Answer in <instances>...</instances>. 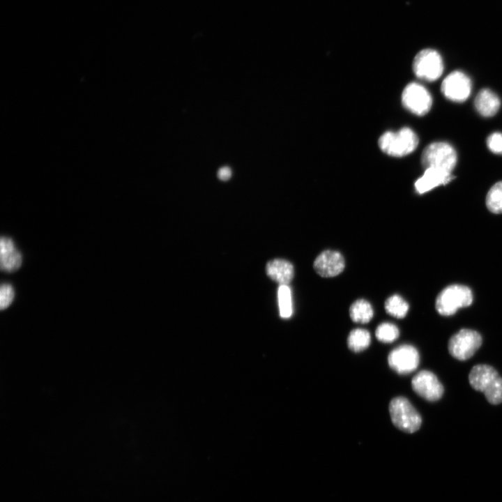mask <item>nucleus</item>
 <instances>
[{
	"label": "nucleus",
	"instance_id": "6",
	"mask_svg": "<svg viewBox=\"0 0 502 502\" xmlns=\"http://www.w3.org/2000/svg\"><path fill=\"white\" fill-rule=\"evenodd\" d=\"M482 337L476 330L461 329L449 340L450 354L459 360H466L473 356L482 344Z\"/></svg>",
	"mask_w": 502,
	"mask_h": 502
},
{
	"label": "nucleus",
	"instance_id": "18",
	"mask_svg": "<svg viewBox=\"0 0 502 502\" xmlns=\"http://www.w3.org/2000/svg\"><path fill=\"white\" fill-rule=\"evenodd\" d=\"M370 342V333L363 328L352 330L347 338L348 347L354 352H360L366 349L369 347Z\"/></svg>",
	"mask_w": 502,
	"mask_h": 502
},
{
	"label": "nucleus",
	"instance_id": "8",
	"mask_svg": "<svg viewBox=\"0 0 502 502\" xmlns=\"http://www.w3.org/2000/svg\"><path fill=\"white\" fill-rule=\"evenodd\" d=\"M402 104L411 112L423 116L429 110L432 98L429 92L423 85L411 82L406 86L402 94Z\"/></svg>",
	"mask_w": 502,
	"mask_h": 502
},
{
	"label": "nucleus",
	"instance_id": "11",
	"mask_svg": "<svg viewBox=\"0 0 502 502\" xmlns=\"http://www.w3.org/2000/svg\"><path fill=\"white\" fill-rule=\"evenodd\" d=\"M414 392L423 399L435 402L443 394V387L436 376L428 370H422L416 374L411 381Z\"/></svg>",
	"mask_w": 502,
	"mask_h": 502
},
{
	"label": "nucleus",
	"instance_id": "19",
	"mask_svg": "<svg viewBox=\"0 0 502 502\" xmlns=\"http://www.w3.org/2000/svg\"><path fill=\"white\" fill-rule=\"evenodd\" d=\"M384 306L388 314L399 319L404 318L409 310L406 301L397 294L388 297L385 301Z\"/></svg>",
	"mask_w": 502,
	"mask_h": 502
},
{
	"label": "nucleus",
	"instance_id": "22",
	"mask_svg": "<svg viewBox=\"0 0 502 502\" xmlns=\"http://www.w3.org/2000/svg\"><path fill=\"white\" fill-rule=\"evenodd\" d=\"M377 340L384 343H390L397 340L400 335L398 328L393 324L383 322L379 324L375 331Z\"/></svg>",
	"mask_w": 502,
	"mask_h": 502
},
{
	"label": "nucleus",
	"instance_id": "15",
	"mask_svg": "<svg viewBox=\"0 0 502 502\" xmlns=\"http://www.w3.org/2000/svg\"><path fill=\"white\" fill-rule=\"evenodd\" d=\"M267 275L280 285L288 284L294 275V266L289 261L275 259L268 261L266 266Z\"/></svg>",
	"mask_w": 502,
	"mask_h": 502
},
{
	"label": "nucleus",
	"instance_id": "23",
	"mask_svg": "<svg viewBox=\"0 0 502 502\" xmlns=\"http://www.w3.org/2000/svg\"><path fill=\"white\" fill-rule=\"evenodd\" d=\"M15 293L13 287L8 284L3 283L0 289V307L1 310L7 308L13 302Z\"/></svg>",
	"mask_w": 502,
	"mask_h": 502
},
{
	"label": "nucleus",
	"instance_id": "12",
	"mask_svg": "<svg viewBox=\"0 0 502 502\" xmlns=\"http://www.w3.org/2000/svg\"><path fill=\"white\" fill-rule=\"evenodd\" d=\"M315 271L321 277H331L341 273L345 266L341 253L335 250H325L314 261Z\"/></svg>",
	"mask_w": 502,
	"mask_h": 502
},
{
	"label": "nucleus",
	"instance_id": "5",
	"mask_svg": "<svg viewBox=\"0 0 502 502\" xmlns=\"http://www.w3.org/2000/svg\"><path fill=\"white\" fill-rule=\"evenodd\" d=\"M421 163L425 169L436 168L451 173L457 163V153L447 142H433L423 150Z\"/></svg>",
	"mask_w": 502,
	"mask_h": 502
},
{
	"label": "nucleus",
	"instance_id": "20",
	"mask_svg": "<svg viewBox=\"0 0 502 502\" xmlns=\"http://www.w3.org/2000/svg\"><path fill=\"white\" fill-rule=\"evenodd\" d=\"M280 314L282 318H289L293 312L291 291L287 284L280 285L277 291Z\"/></svg>",
	"mask_w": 502,
	"mask_h": 502
},
{
	"label": "nucleus",
	"instance_id": "7",
	"mask_svg": "<svg viewBox=\"0 0 502 502\" xmlns=\"http://www.w3.org/2000/svg\"><path fill=\"white\" fill-rule=\"evenodd\" d=\"M413 70L418 77L428 82L435 81L443 71L441 56L434 50H423L413 59Z\"/></svg>",
	"mask_w": 502,
	"mask_h": 502
},
{
	"label": "nucleus",
	"instance_id": "3",
	"mask_svg": "<svg viewBox=\"0 0 502 502\" xmlns=\"http://www.w3.org/2000/svg\"><path fill=\"white\" fill-rule=\"evenodd\" d=\"M389 413L393 425L402 432L414 433L421 426L420 415L404 397H397L390 401Z\"/></svg>",
	"mask_w": 502,
	"mask_h": 502
},
{
	"label": "nucleus",
	"instance_id": "16",
	"mask_svg": "<svg viewBox=\"0 0 502 502\" xmlns=\"http://www.w3.org/2000/svg\"><path fill=\"white\" fill-rule=\"evenodd\" d=\"M475 107L478 112L485 117H490L496 114L501 106L498 96L489 89H482L475 98Z\"/></svg>",
	"mask_w": 502,
	"mask_h": 502
},
{
	"label": "nucleus",
	"instance_id": "25",
	"mask_svg": "<svg viewBox=\"0 0 502 502\" xmlns=\"http://www.w3.org/2000/svg\"><path fill=\"white\" fill-rule=\"evenodd\" d=\"M231 176V170L228 167H221L218 172V176L222 181H227Z\"/></svg>",
	"mask_w": 502,
	"mask_h": 502
},
{
	"label": "nucleus",
	"instance_id": "1",
	"mask_svg": "<svg viewBox=\"0 0 502 502\" xmlns=\"http://www.w3.org/2000/svg\"><path fill=\"white\" fill-rule=\"evenodd\" d=\"M469 380L473 389L482 392L492 404L502 402V377L488 365H476L471 370Z\"/></svg>",
	"mask_w": 502,
	"mask_h": 502
},
{
	"label": "nucleus",
	"instance_id": "9",
	"mask_svg": "<svg viewBox=\"0 0 502 502\" xmlns=\"http://www.w3.org/2000/svg\"><path fill=\"white\" fill-rule=\"evenodd\" d=\"M471 81L463 72L455 70L448 74L441 84V91L450 100L462 102L471 92Z\"/></svg>",
	"mask_w": 502,
	"mask_h": 502
},
{
	"label": "nucleus",
	"instance_id": "2",
	"mask_svg": "<svg viewBox=\"0 0 502 502\" xmlns=\"http://www.w3.org/2000/svg\"><path fill=\"white\" fill-rule=\"evenodd\" d=\"M418 144V137L413 130L402 128L397 132L388 131L379 139V146L387 155L402 157L412 153Z\"/></svg>",
	"mask_w": 502,
	"mask_h": 502
},
{
	"label": "nucleus",
	"instance_id": "24",
	"mask_svg": "<svg viewBox=\"0 0 502 502\" xmlns=\"http://www.w3.org/2000/svg\"><path fill=\"white\" fill-rule=\"evenodd\" d=\"M487 145L492 152L502 154V133L491 134L487 139Z\"/></svg>",
	"mask_w": 502,
	"mask_h": 502
},
{
	"label": "nucleus",
	"instance_id": "21",
	"mask_svg": "<svg viewBox=\"0 0 502 502\" xmlns=\"http://www.w3.org/2000/svg\"><path fill=\"white\" fill-rule=\"evenodd\" d=\"M486 205L494 213H502V181L495 183L486 197Z\"/></svg>",
	"mask_w": 502,
	"mask_h": 502
},
{
	"label": "nucleus",
	"instance_id": "17",
	"mask_svg": "<svg viewBox=\"0 0 502 502\" xmlns=\"http://www.w3.org/2000/svg\"><path fill=\"white\" fill-rule=\"evenodd\" d=\"M349 314L353 322L366 324L372 319L374 312L371 304L367 301L358 299L351 305Z\"/></svg>",
	"mask_w": 502,
	"mask_h": 502
},
{
	"label": "nucleus",
	"instance_id": "14",
	"mask_svg": "<svg viewBox=\"0 0 502 502\" xmlns=\"http://www.w3.org/2000/svg\"><path fill=\"white\" fill-rule=\"evenodd\" d=\"M0 248L1 271L13 273L18 270L22 265V257L20 251L15 248L13 240L6 236L1 237Z\"/></svg>",
	"mask_w": 502,
	"mask_h": 502
},
{
	"label": "nucleus",
	"instance_id": "4",
	"mask_svg": "<svg viewBox=\"0 0 502 502\" xmlns=\"http://www.w3.org/2000/svg\"><path fill=\"white\" fill-rule=\"evenodd\" d=\"M473 294L466 286L452 284L443 289L436 300V309L443 316L454 314L458 309L469 306Z\"/></svg>",
	"mask_w": 502,
	"mask_h": 502
},
{
	"label": "nucleus",
	"instance_id": "10",
	"mask_svg": "<svg viewBox=\"0 0 502 502\" xmlns=\"http://www.w3.org/2000/svg\"><path fill=\"white\" fill-rule=\"evenodd\" d=\"M419 361L418 350L410 344H402L395 348L388 356L390 368L400 374H409L416 370Z\"/></svg>",
	"mask_w": 502,
	"mask_h": 502
},
{
	"label": "nucleus",
	"instance_id": "13",
	"mask_svg": "<svg viewBox=\"0 0 502 502\" xmlns=\"http://www.w3.org/2000/svg\"><path fill=\"white\" fill-rule=\"evenodd\" d=\"M454 176L448 172L436 168L425 169L422 176L415 183V188L418 193H425L434 188L446 185L452 180Z\"/></svg>",
	"mask_w": 502,
	"mask_h": 502
}]
</instances>
